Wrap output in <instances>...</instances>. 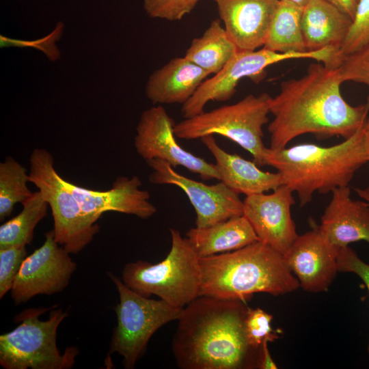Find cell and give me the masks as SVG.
Returning a JSON list of instances; mask_svg holds the SVG:
<instances>
[{"label":"cell","instance_id":"6da1fadb","mask_svg":"<svg viewBox=\"0 0 369 369\" xmlns=\"http://www.w3.org/2000/svg\"><path fill=\"white\" fill-rule=\"evenodd\" d=\"M342 83L337 68L318 62L311 64L303 77L282 82L271 102L274 118L268 126L269 148H285L307 133L345 139L358 131L368 117L369 103L348 104L341 94Z\"/></svg>","mask_w":369,"mask_h":369},{"label":"cell","instance_id":"7a4b0ae2","mask_svg":"<svg viewBox=\"0 0 369 369\" xmlns=\"http://www.w3.org/2000/svg\"><path fill=\"white\" fill-rule=\"evenodd\" d=\"M249 308L236 299L199 296L180 315L172 352L181 369L256 368L258 350L247 340Z\"/></svg>","mask_w":369,"mask_h":369},{"label":"cell","instance_id":"3957f363","mask_svg":"<svg viewBox=\"0 0 369 369\" xmlns=\"http://www.w3.org/2000/svg\"><path fill=\"white\" fill-rule=\"evenodd\" d=\"M264 165L279 172L284 184L303 206L315 193L326 194L348 186L355 172L369 162L364 126L353 136L330 146L301 144L281 149L266 148Z\"/></svg>","mask_w":369,"mask_h":369},{"label":"cell","instance_id":"277c9868","mask_svg":"<svg viewBox=\"0 0 369 369\" xmlns=\"http://www.w3.org/2000/svg\"><path fill=\"white\" fill-rule=\"evenodd\" d=\"M200 261V296L245 302L254 293L279 296L299 288L283 256L260 241Z\"/></svg>","mask_w":369,"mask_h":369},{"label":"cell","instance_id":"5b68a950","mask_svg":"<svg viewBox=\"0 0 369 369\" xmlns=\"http://www.w3.org/2000/svg\"><path fill=\"white\" fill-rule=\"evenodd\" d=\"M171 248L161 262L138 260L123 268L122 280L134 291L154 295L169 305L184 308L200 296V257L180 231L171 228Z\"/></svg>","mask_w":369,"mask_h":369},{"label":"cell","instance_id":"8992f818","mask_svg":"<svg viewBox=\"0 0 369 369\" xmlns=\"http://www.w3.org/2000/svg\"><path fill=\"white\" fill-rule=\"evenodd\" d=\"M271 100L266 92L249 94L236 103L184 118L175 124V135L185 140L221 135L250 153L257 165L264 166L263 126L269 122Z\"/></svg>","mask_w":369,"mask_h":369},{"label":"cell","instance_id":"52a82bcc","mask_svg":"<svg viewBox=\"0 0 369 369\" xmlns=\"http://www.w3.org/2000/svg\"><path fill=\"white\" fill-rule=\"evenodd\" d=\"M49 308H30L16 318L14 330L0 336V364L6 369H67L72 367L78 351L69 347L62 355L57 346V330L68 314L51 310L46 320L39 316Z\"/></svg>","mask_w":369,"mask_h":369},{"label":"cell","instance_id":"ba28073f","mask_svg":"<svg viewBox=\"0 0 369 369\" xmlns=\"http://www.w3.org/2000/svg\"><path fill=\"white\" fill-rule=\"evenodd\" d=\"M120 301L115 310L117 325L110 342V353H118L126 368H133L146 349L152 335L165 324L179 318L183 308L162 299H149L128 287L122 279L109 274Z\"/></svg>","mask_w":369,"mask_h":369},{"label":"cell","instance_id":"9c48e42d","mask_svg":"<svg viewBox=\"0 0 369 369\" xmlns=\"http://www.w3.org/2000/svg\"><path fill=\"white\" fill-rule=\"evenodd\" d=\"M29 166V182L38 189L51 209L55 241L70 254L81 251L98 233V226L87 220L65 179L56 172L49 152L35 149Z\"/></svg>","mask_w":369,"mask_h":369},{"label":"cell","instance_id":"30bf717a","mask_svg":"<svg viewBox=\"0 0 369 369\" xmlns=\"http://www.w3.org/2000/svg\"><path fill=\"white\" fill-rule=\"evenodd\" d=\"M336 50L325 48L303 53H278L262 47L254 51H237L224 67L210 79H206L182 107L184 118L204 111L210 101H226L236 92L238 82L245 78H256L272 64L292 59H311L332 66Z\"/></svg>","mask_w":369,"mask_h":369},{"label":"cell","instance_id":"8fae6325","mask_svg":"<svg viewBox=\"0 0 369 369\" xmlns=\"http://www.w3.org/2000/svg\"><path fill=\"white\" fill-rule=\"evenodd\" d=\"M176 123L161 105L145 110L136 128L135 147L146 161L161 159L176 168L182 166L204 180H220L215 163L184 150L176 139Z\"/></svg>","mask_w":369,"mask_h":369},{"label":"cell","instance_id":"7c38bea8","mask_svg":"<svg viewBox=\"0 0 369 369\" xmlns=\"http://www.w3.org/2000/svg\"><path fill=\"white\" fill-rule=\"evenodd\" d=\"M146 162L152 170L150 182L176 186L186 194L196 214L195 227L205 228L243 215V201L239 194L221 181L206 184L180 174L163 160Z\"/></svg>","mask_w":369,"mask_h":369},{"label":"cell","instance_id":"4fadbf2b","mask_svg":"<svg viewBox=\"0 0 369 369\" xmlns=\"http://www.w3.org/2000/svg\"><path fill=\"white\" fill-rule=\"evenodd\" d=\"M69 254L55 241L53 230L46 232L42 245L25 258L14 279L11 289L14 303L62 291L76 269Z\"/></svg>","mask_w":369,"mask_h":369},{"label":"cell","instance_id":"5bb4252c","mask_svg":"<svg viewBox=\"0 0 369 369\" xmlns=\"http://www.w3.org/2000/svg\"><path fill=\"white\" fill-rule=\"evenodd\" d=\"M293 193L282 184L271 193L251 195L243 200V216L250 223L258 241L282 256L299 236L291 216V208L295 203Z\"/></svg>","mask_w":369,"mask_h":369},{"label":"cell","instance_id":"9a60e30c","mask_svg":"<svg viewBox=\"0 0 369 369\" xmlns=\"http://www.w3.org/2000/svg\"><path fill=\"white\" fill-rule=\"evenodd\" d=\"M338 253L316 228L299 235L283 258L299 287L321 292L328 290L338 272Z\"/></svg>","mask_w":369,"mask_h":369},{"label":"cell","instance_id":"2e32d148","mask_svg":"<svg viewBox=\"0 0 369 369\" xmlns=\"http://www.w3.org/2000/svg\"><path fill=\"white\" fill-rule=\"evenodd\" d=\"M64 182L92 224H96L100 216L108 211L132 215L144 219L156 213V206L150 201L149 192L140 188L142 183L136 176L118 178L107 191L83 188L66 180Z\"/></svg>","mask_w":369,"mask_h":369},{"label":"cell","instance_id":"e0dca14e","mask_svg":"<svg viewBox=\"0 0 369 369\" xmlns=\"http://www.w3.org/2000/svg\"><path fill=\"white\" fill-rule=\"evenodd\" d=\"M212 1L238 51L263 47L279 0Z\"/></svg>","mask_w":369,"mask_h":369},{"label":"cell","instance_id":"ac0fdd59","mask_svg":"<svg viewBox=\"0 0 369 369\" xmlns=\"http://www.w3.org/2000/svg\"><path fill=\"white\" fill-rule=\"evenodd\" d=\"M317 226L336 249L357 241L369 243V204L355 200L348 186L334 189Z\"/></svg>","mask_w":369,"mask_h":369},{"label":"cell","instance_id":"d6986e66","mask_svg":"<svg viewBox=\"0 0 369 369\" xmlns=\"http://www.w3.org/2000/svg\"><path fill=\"white\" fill-rule=\"evenodd\" d=\"M215 160L220 181L234 192L246 196L274 190L284 184L279 172L261 170L254 161L221 148L213 135L200 139Z\"/></svg>","mask_w":369,"mask_h":369},{"label":"cell","instance_id":"ffe728a7","mask_svg":"<svg viewBox=\"0 0 369 369\" xmlns=\"http://www.w3.org/2000/svg\"><path fill=\"white\" fill-rule=\"evenodd\" d=\"M208 76L185 57H176L150 76L146 94L154 105H183Z\"/></svg>","mask_w":369,"mask_h":369},{"label":"cell","instance_id":"44dd1931","mask_svg":"<svg viewBox=\"0 0 369 369\" xmlns=\"http://www.w3.org/2000/svg\"><path fill=\"white\" fill-rule=\"evenodd\" d=\"M353 20L327 0H311L303 8L301 29L308 51L340 49Z\"/></svg>","mask_w":369,"mask_h":369},{"label":"cell","instance_id":"7402d4cb","mask_svg":"<svg viewBox=\"0 0 369 369\" xmlns=\"http://www.w3.org/2000/svg\"><path fill=\"white\" fill-rule=\"evenodd\" d=\"M186 238L200 258L232 251L258 241L243 215L205 228H191Z\"/></svg>","mask_w":369,"mask_h":369},{"label":"cell","instance_id":"603a6c76","mask_svg":"<svg viewBox=\"0 0 369 369\" xmlns=\"http://www.w3.org/2000/svg\"><path fill=\"white\" fill-rule=\"evenodd\" d=\"M238 51L219 19L193 40L184 55L209 75L219 72Z\"/></svg>","mask_w":369,"mask_h":369},{"label":"cell","instance_id":"cb8c5ba5","mask_svg":"<svg viewBox=\"0 0 369 369\" xmlns=\"http://www.w3.org/2000/svg\"><path fill=\"white\" fill-rule=\"evenodd\" d=\"M303 8L289 1L279 0L263 47L278 53L308 51L301 29Z\"/></svg>","mask_w":369,"mask_h":369},{"label":"cell","instance_id":"d4e9b609","mask_svg":"<svg viewBox=\"0 0 369 369\" xmlns=\"http://www.w3.org/2000/svg\"><path fill=\"white\" fill-rule=\"evenodd\" d=\"M22 204L20 213L1 226L0 247L30 243L34 229L46 215L49 206L40 191L33 192Z\"/></svg>","mask_w":369,"mask_h":369},{"label":"cell","instance_id":"484cf974","mask_svg":"<svg viewBox=\"0 0 369 369\" xmlns=\"http://www.w3.org/2000/svg\"><path fill=\"white\" fill-rule=\"evenodd\" d=\"M25 167L11 156L0 163V220L9 217L17 203H23L31 192Z\"/></svg>","mask_w":369,"mask_h":369},{"label":"cell","instance_id":"4316f807","mask_svg":"<svg viewBox=\"0 0 369 369\" xmlns=\"http://www.w3.org/2000/svg\"><path fill=\"white\" fill-rule=\"evenodd\" d=\"M369 42V0H358L356 11L348 33L338 55L343 57L362 48Z\"/></svg>","mask_w":369,"mask_h":369},{"label":"cell","instance_id":"83f0119b","mask_svg":"<svg viewBox=\"0 0 369 369\" xmlns=\"http://www.w3.org/2000/svg\"><path fill=\"white\" fill-rule=\"evenodd\" d=\"M273 316L261 308H249L245 323V334L249 345L258 350L262 344L279 338V330L271 327Z\"/></svg>","mask_w":369,"mask_h":369},{"label":"cell","instance_id":"f1b7e54d","mask_svg":"<svg viewBox=\"0 0 369 369\" xmlns=\"http://www.w3.org/2000/svg\"><path fill=\"white\" fill-rule=\"evenodd\" d=\"M336 68L342 83H363L369 91V42L355 52L343 57ZM367 102L369 103V94Z\"/></svg>","mask_w":369,"mask_h":369},{"label":"cell","instance_id":"f546056e","mask_svg":"<svg viewBox=\"0 0 369 369\" xmlns=\"http://www.w3.org/2000/svg\"><path fill=\"white\" fill-rule=\"evenodd\" d=\"M27 257L26 246L0 247V298L11 290L14 279Z\"/></svg>","mask_w":369,"mask_h":369},{"label":"cell","instance_id":"4dcf8cb0","mask_svg":"<svg viewBox=\"0 0 369 369\" xmlns=\"http://www.w3.org/2000/svg\"><path fill=\"white\" fill-rule=\"evenodd\" d=\"M200 1L143 0V5L150 17L176 21L190 14Z\"/></svg>","mask_w":369,"mask_h":369},{"label":"cell","instance_id":"1f68e13d","mask_svg":"<svg viewBox=\"0 0 369 369\" xmlns=\"http://www.w3.org/2000/svg\"><path fill=\"white\" fill-rule=\"evenodd\" d=\"M64 24L58 23L55 29L46 36L31 40H20L1 35V47H29L36 49L42 52L51 61H56L61 56L60 51L56 45L64 31Z\"/></svg>","mask_w":369,"mask_h":369},{"label":"cell","instance_id":"d6a6232c","mask_svg":"<svg viewBox=\"0 0 369 369\" xmlns=\"http://www.w3.org/2000/svg\"><path fill=\"white\" fill-rule=\"evenodd\" d=\"M339 272L357 275L365 284L369 292V264L359 258L357 253L348 246L339 249L338 256ZM369 354V344L367 348Z\"/></svg>","mask_w":369,"mask_h":369},{"label":"cell","instance_id":"836d02e7","mask_svg":"<svg viewBox=\"0 0 369 369\" xmlns=\"http://www.w3.org/2000/svg\"><path fill=\"white\" fill-rule=\"evenodd\" d=\"M256 368L275 369L277 366L273 361L268 348V342H264L258 350Z\"/></svg>","mask_w":369,"mask_h":369},{"label":"cell","instance_id":"e575fe53","mask_svg":"<svg viewBox=\"0 0 369 369\" xmlns=\"http://www.w3.org/2000/svg\"><path fill=\"white\" fill-rule=\"evenodd\" d=\"M339 10L349 16L353 20L355 16L357 0H327Z\"/></svg>","mask_w":369,"mask_h":369},{"label":"cell","instance_id":"d590c367","mask_svg":"<svg viewBox=\"0 0 369 369\" xmlns=\"http://www.w3.org/2000/svg\"><path fill=\"white\" fill-rule=\"evenodd\" d=\"M354 190L361 198L369 204V187L365 189L355 188Z\"/></svg>","mask_w":369,"mask_h":369},{"label":"cell","instance_id":"8d00e7d4","mask_svg":"<svg viewBox=\"0 0 369 369\" xmlns=\"http://www.w3.org/2000/svg\"><path fill=\"white\" fill-rule=\"evenodd\" d=\"M364 133L366 147L367 152L369 154V116L368 117L364 125Z\"/></svg>","mask_w":369,"mask_h":369},{"label":"cell","instance_id":"74e56055","mask_svg":"<svg viewBox=\"0 0 369 369\" xmlns=\"http://www.w3.org/2000/svg\"><path fill=\"white\" fill-rule=\"evenodd\" d=\"M300 7H305L311 0H287Z\"/></svg>","mask_w":369,"mask_h":369},{"label":"cell","instance_id":"f35d334b","mask_svg":"<svg viewBox=\"0 0 369 369\" xmlns=\"http://www.w3.org/2000/svg\"><path fill=\"white\" fill-rule=\"evenodd\" d=\"M357 1H358V0H357Z\"/></svg>","mask_w":369,"mask_h":369}]
</instances>
